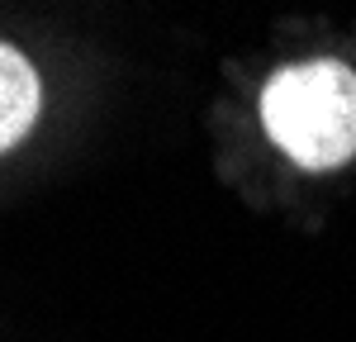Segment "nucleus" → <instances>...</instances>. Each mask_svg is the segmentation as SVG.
<instances>
[{"mask_svg":"<svg viewBox=\"0 0 356 342\" xmlns=\"http://www.w3.org/2000/svg\"><path fill=\"white\" fill-rule=\"evenodd\" d=\"M261 124L295 167H347L356 157V72L337 57L280 67L261 90Z\"/></svg>","mask_w":356,"mask_h":342,"instance_id":"obj_1","label":"nucleus"},{"mask_svg":"<svg viewBox=\"0 0 356 342\" xmlns=\"http://www.w3.org/2000/svg\"><path fill=\"white\" fill-rule=\"evenodd\" d=\"M43 110L38 72L15 43H0V152L19 147Z\"/></svg>","mask_w":356,"mask_h":342,"instance_id":"obj_2","label":"nucleus"}]
</instances>
